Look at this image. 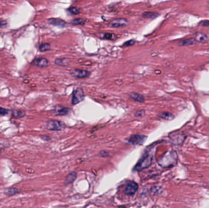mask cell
<instances>
[{
  "label": "cell",
  "mask_w": 209,
  "mask_h": 208,
  "mask_svg": "<svg viewBox=\"0 0 209 208\" xmlns=\"http://www.w3.org/2000/svg\"><path fill=\"white\" fill-rule=\"evenodd\" d=\"M196 41L198 42H205L207 40L208 37L205 34L202 33V32H198L195 35V37H194Z\"/></svg>",
  "instance_id": "cell-15"
},
{
  "label": "cell",
  "mask_w": 209,
  "mask_h": 208,
  "mask_svg": "<svg viewBox=\"0 0 209 208\" xmlns=\"http://www.w3.org/2000/svg\"><path fill=\"white\" fill-rule=\"evenodd\" d=\"M196 41L194 39V38H190L178 41V44L180 46H188V45H193Z\"/></svg>",
  "instance_id": "cell-16"
},
{
  "label": "cell",
  "mask_w": 209,
  "mask_h": 208,
  "mask_svg": "<svg viewBox=\"0 0 209 208\" xmlns=\"http://www.w3.org/2000/svg\"><path fill=\"white\" fill-rule=\"evenodd\" d=\"M45 126L46 129L51 131H61L65 127V125L62 122L55 120H48L46 122Z\"/></svg>",
  "instance_id": "cell-2"
},
{
  "label": "cell",
  "mask_w": 209,
  "mask_h": 208,
  "mask_svg": "<svg viewBox=\"0 0 209 208\" xmlns=\"http://www.w3.org/2000/svg\"><path fill=\"white\" fill-rule=\"evenodd\" d=\"M138 185L136 182L134 181H131L128 182L125 188V193L128 195H132L135 193L138 190Z\"/></svg>",
  "instance_id": "cell-7"
},
{
  "label": "cell",
  "mask_w": 209,
  "mask_h": 208,
  "mask_svg": "<svg viewBox=\"0 0 209 208\" xmlns=\"http://www.w3.org/2000/svg\"><path fill=\"white\" fill-rule=\"evenodd\" d=\"M71 109L67 107H64L62 106H58L56 107L54 109V112L57 115H67L70 113Z\"/></svg>",
  "instance_id": "cell-12"
},
{
  "label": "cell",
  "mask_w": 209,
  "mask_h": 208,
  "mask_svg": "<svg viewBox=\"0 0 209 208\" xmlns=\"http://www.w3.org/2000/svg\"><path fill=\"white\" fill-rule=\"evenodd\" d=\"M160 15L159 13L156 12H145L142 13V16L145 18L148 19H154L158 17Z\"/></svg>",
  "instance_id": "cell-17"
},
{
  "label": "cell",
  "mask_w": 209,
  "mask_h": 208,
  "mask_svg": "<svg viewBox=\"0 0 209 208\" xmlns=\"http://www.w3.org/2000/svg\"><path fill=\"white\" fill-rule=\"evenodd\" d=\"M159 117L163 119V120H172L174 118V115L170 113V112H164L161 113L159 115Z\"/></svg>",
  "instance_id": "cell-20"
},
{
  "label": "cell",
  "mask_w": 209,
  "mask_h": 208,
  "mask_svg": "<svg viewBox=\"0 0 209 208\" xmlns=\"http://www.w3.org/2000/svg\"><path fill=\"white\" fill-rule=\"evenodd\" d=\"M151 162H152V157H150L149 155L144 156L137 163L134 168L135 170H141L143 168H147L150 165Z\"/></svg>",
  "instance_id": "cell-5"
},
{
  "label": "cell",
  "mask_w": 209,
  "mask_h": 208,
  "mask_svg": "<svg viewBox=\"0 0 209 208\" xmlns=\"http://www.w3.org/2000/svg\"><path fill=\"white\" fill-rule=\"evenodd\" d=\"M103 38L108 39V40H116L117 38V36L114 34H111V33H105L103 34Z\"/></svg>",
  "instance_id": "cell-23"
},
{
  "label": "cell",
  "mask_w": 209,
  "mask_h": 208,
  "mask_svg": "<svg viewBox=\"0 0 209 208\" xmlns=\"http://www.w3.org/2000/svg\"><path fill=\"white\" fill-rule=\"evenodd\" d=\"M70 74L77 78H85L89 76L90 73L85 70L73 69L70 71Z\"/></svg>",
  "instance_id": "cell-6"
},
{
  "label": "cell",
  "mask_w": 209,
  "mask_h": 208,
  "mask_svg": "<svg viewBox=\"0 0 209 208\" xmlns=\"http://www.w3.org/2000/svg\"><path fill=\"white\" fill-rule=\"evenodd\" d=\"M200 24L202 26H208L209 25V21L208 20H205V21H203L200 23Z\"/></svg>",
  "instance_id": "cell-29"
},
{
  "label": "cell",
  "mask_w": 209,
  "mask_h": 208,
  "mask_svg": "<svg viewBox=\"0 0 209 208\" xmlns=\"http://www.w3.org/2000/svg\"><path fill=\"white\" fill-rule=\"evenodd\" d=\"M84 98V93L81 88H77L73 91L72 98V104L73 105L77 104L79 103L81 101L83 100Z\"/></svg>",
  "instance_id": "cell-3"
},
{
  "label": "cell",
  "mask_w": 209,
  "mask_h": 208,
  "mask_svg": "<svg viewBox=\"0 0 209 208\" xmlns=\"http://www.w3.org/2000/svg\"><path fill=\"white\" fill-rule=\"evenodd\" d=\"M178 161V154L175 150H170L166 152L158 160L160 166L164 168L174 167Z\"/></svg>",
  "instance_id": "cell-1"
},
{
  "label": "cell",
  "mask_w": 209,
  "mask_h": 208,
  "mask_svg": "<svg viewBox=\"0 0 209 208\" xmlns=\"http://www.w3.org/2000/svg\"><path fill=\"white\" fill-rule=\"evenodd\" d=\"M54 63L59 66H65L68 65L69 63V60L68 59H66V58H61V59H56L54 60Z\"/></svg>",
  "instance_id": "cell-18"
},
{
  "label": "cell",
  "mask_w": 209,
  "mask_h": 208,
  "mask_svg": "<svg viewBox=\"0 0 209 208\" xmlns=\"http://www.w3.org/2000/svg\"><path fill=\"white\" fill-rule=\"evenodd\" d=\"M48 23L53 26L64 27L66 26V22L59 18H50L48 20Z\"/></svg>",
  "instance_id": "cell-10"
},
{
  "label": "cell",
  "mask_w": 209,
  "mask_h": 208,
  "mask_svg": "<svg viewBox=\"0 0 209 208\" xmlns=\"http://www.w3.org/2000/svg\"><path fill=\"white\" fill-rule=\"evenodd\" d=\"M33 64L35 65L36 66L40 67V68H43L46 67L48 65L49 62L47 59L44 58V57H40L38 58L33 61Z\"/></svg>",
  "instance_id": "cell-11"
},
{
  "label": "cell",
  "mask_w": 209,
  "mask_h": 208,
  "mask_svg": "<svg viewBox=\"0 0 209 208\" xmlns=\"http://www.w3.org/2000/svg\"><path fill=\"white\" fill-rule=\"evenodd\" d=\"M9 113V110L7 109H5L4 107H0V115H7Z\"/></svg>",
  "instance_id": "cell-27"
},
{
  "label": "cell",
  "mask_w": 209,
  "mask_h": 208,
  "mask_svg": "<svg viewBox=\"0 0 209 208\" xmlns=\"http://www.w3.org/2000/svg\"><path fill=\"white\" fill-rule=\"evenodd\" d=\"M11 114H12V116L15 118H20L25 116L26 112L24 110L15 109V110H12Z\"/></svg>",
  "instance_id": "cell-14"
},
{
  "label": "cell",
  "mask_w": 209,
  "mask_h": 208,
  "mask_svg": "<svg viewBox=\"0 0 209 208\" xmlns=\"http://www.w3.org/2000/svg\"><path fill=\"white\" fill-rule=\"evenodd\" d=\"M68 11H69L72 14L76 15V14H78V13L80 12V8H79V7H76V6L72 7H70V8L68 9Z\"/></svg>",
  "instance_id": "cell-24"
},
{
  "label": "cell",
  "mask_w": 209,
  "mask_h": 208,
  "mask_svg": "<svg viewBox=\"0 0 209 208\" xmlns=\"http://www.w3.org/2000/svg\"><path fill=\"white\" fill-rule=\"evenodd\" d=\"M147 139V136L141 134H134L130 137L128 142L132 145H142Z\"/></svg>",
  "instance_id": "cell-4"
},
{
  "label": "cell",
  "mask_w": 209,
  "mask_h": 208,
  "mask_svg": "<svg viewBox=\"0 0 209 208\" xmlns=\"http://www.w3.org/2000/svg\"><path fill=\"white\" fill-rule=\"evenodd\" d=\"M77 176V174L75 172H73L70 173L69 174L67 175V176L65 178V182L68 184H70L72 182H73L76 178Z\"/></svg>",
  "instance_id": "cell-19"
},
{
  "label": "cell",
  "mask_w": 209,
  "mask_h": 208,
  "mask_svg": "<svg viewBox=\"0 0 209 208\" xmlns=\"http://www.w3.org/2000/svg\"><path fill=\"white\" fill-rule=\"evenodd\" d=\"M20 192V190L18 189H17L16 188H10L9 189H7V190L6 191V193L10 196V195H13L14 194H16L17 193H18Z\"/></svg>",
  "instance_id": "cell-25"
},
{
  "label": "cell",
  "mask_w": 209,
  "mask_h": 208,
  "mask_svg": "<svg viewBox=\"0 0 209 208\" xmlns=\"http://www.w3.org/2000/svg\"><path fill=\"white\" fill-rule=\"evenodd\" d=\"M39 51L41 52H44V51H48L51 49V45L48 43H42L41 45H40L39 47H38Z\"/></svg>",
  "instance_id": "cell-21"
},
{
  "label": "cell",
  "mask_w": 209,
  "mask_h": 208,
  "mask_svg": "<svg viewBox=\"0 0 209 208\" xmlns=\"http://www.w3.org/2000/svg\"><path fill=\"white\" fill-rule=\"evenodd\" d=\"M7 23L6 21H4V20H1L0 21V27H3L6 25H7Z\"/></svg>",
  "instance_id": "cell-30"
},
{
  "label": "cell",
  "mask_w": 209,
  "mask_h": 208,
  "mask_svg": "<svg viewBox=\"0 0 209 208\" xmlns=\"http://www.w3.org/2000/svg\"><path fill=\"white\" fill-rule=\"evenodd\" d=\"M145 115V110H140L139 111H137L135 113V116L138 117H142Z\"/></svg>",
  "instance_id": "cell-26"
},
{
  "label": "cell",
  "mask_w": 209,
  "mask_h": 208,
  "mask_svg": "<svg viewBox=\"0 0 209 208\" xmlns=\"http://www.w3.org/2000/svg\"><path fill=\"white\" fill-rule=\"evenodd\" d=\"M130 97L133 100L139 102H143L145 101V98L143 95L136 92H131L130 93Z\"/></svg>",
  "instance_id": "cell-13"
},
{
  "label": "cell",
  "mask_w": 209,
  "mask_h": 208,
  "mask_svg": "<svg viewBox=\"0 0 209 208\" xmlns=\"http://www.w3.org/2000/svg\"><path fill=\"white\" fill-rule=\"evenodd\" d=\"M170 140L172 141V143H174V145H180L182 143L185 139V136L181 134V133H175V134H172L170 135Z\"/></svg>",
  "instance_id": "cell-8"
},
{
  "label": "cell",
  "mask_w": 209,
  "mask_h": 208,
  "mask_svg": "<svg viewBox=\"0 0 209 208\" xmlns=\"http://www.w3.org/2000/svg\"><path fill=\"white\" fill-rule=\"evenodd\" d=\"M128 23V21L127 19L123 18H114L110 22V24L112 27H119L127 26Z\"/></svg>",
  "instance_id": "cell-9"
},
{
  "label": "cell",
  "mask_w": 209,
  "mask_h": 208,
  "mask_svg": "<svg viewBox=\"0 0 209 208\" xmlns=\"http://www.w3.org/2000/svg\"><path fill=\"white\" fill-rule=\"evenodd\" d=\"M71 23L75 25H83L85 23V21L82 18L73 19Z\"/></svg>",
  "instance_id": "cell-22"
},
{
  "label": "cell",
  "mask_w": 209,
  "mask_h": 208,
  "mask_svg": "<svg viewBox=\"0 0 209 208\" xmlns=\"http://www.w3.org/2000/svg\"><path fill=\"white\" fill-rule=\"evenodd\" d=\"M135 41L134 40H130L129 41H126L125 43H124L123 44V46H131L133 45H134Z\"/></svg>",
  "instance_id": "cell-28"
}]
</instances>
